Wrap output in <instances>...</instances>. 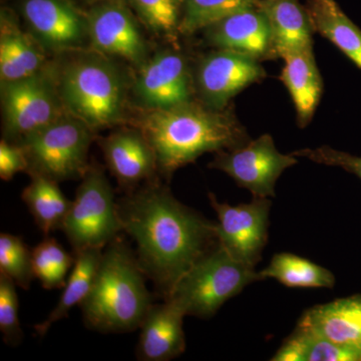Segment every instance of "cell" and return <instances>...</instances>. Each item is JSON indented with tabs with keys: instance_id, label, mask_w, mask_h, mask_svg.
<instances>
[{
	"instance_id": "cell-1",
	"label": "cell",
	"mask_w": 361,
	"mask_h": 361,
	"mask_svg": "<svg viewBox=\"0 0 361 361\" xmlns=\"http://www.w3.org/2000/svg\"><path fill=\"white\" fill-rule=\"evenodd\" d=\"M116 205L123 231L137 245L140 267L163 299L199 259L219 245L217 223L180 203L157 180L128 192Z\"/></svg>"
},
{
	"instance_id": "cell-2",
	"label": "cell",
	"mask_w": 361,
	"mask_h": 361,
	"mask_svg": "<svg viewBox=\"0 0 361 361\" xmlns=\"http://www.w3.org/2000/svg\"><path fill=\"white\" fill-rule=\"evenodd\" d=\"M137 129L153 148L159 172L167 177L203 154L238 148L248 142L234 116L192 102L146 111L137 121Z\"/></svg>"
},
{
	"instance_id": "cell-3",
	"label": "cell",
	"mask_w": 361,
	"mask_h": 361,
	"mask_svg": "<svg viewBox=\"0 0 361 361\" xmlns=\"http://www.w3.org/2000/svg\"><path fill=\"white\" fill-rule=\"evenodd\" d=\"M146 275L120 235L104 247L89 295L80 307L85 326L99 334H128L141 327L153 305Z\"/></svg>"
},
{
	"instance_id": "cell-4",
	"label": "cell",
	"mask_w": 361,
	"mask_h": 361,
	"mask_svg": "<svg viewBox=\"0 0 361 361\" xmlns=\"http://www.w3.org/2000/svg\"><path fill=\"white\" fill-rule=\"evenodd\" d=\"M58 85L66 111L92 132L122 122L126 80L104 54L92 51L71 59L59 71Z\"/></svg>"
},
{
	"instance_id": "cell-5",
	"label": "cell",
	"mask_w": 361,
	"mask_h": 361,
	"mask_svg": "<svg viewBox=\"0 0 361 361\" xmlns=\"http://www.w3.org/2000/svg\"><path fill=\"white\" fill-rule=\"evenodd\" d=\"M259 280L255 268L233 258L219 243L180 278L164 300L176 304L186 316L208 319L226 301Z\"/></svg>"
},
{
	"instance_id": "cell-6",
	"label": "cell",
	"mask_w": 361,
	"mask_h": 361,
	"mask_svg": "<svg viewBox=\"0 0 361 361\" xmlns=\"http://www.w3.org/2000/svg\"><path fill=\"white\" fill-rule=\"evenodd\" d=\"M94 132L66 113L20 142L28 160L27 173L56 182L82 180L89 169L87 155Z\"/></svg>"
},
{
	"instance_id": "cell-7",
	"label": "cell",
	"mask_w": 361,
	"mask_h": 361,
	"mask_svg": "<svg viewBox=\"0 0 361 361\" xmlns=\"http://www.w3.org/2000/svg\"><path fill=\"white\" fill-rule=\"evenodd\" d=\"M73 252L101 248L123 231L118 205L103 169L90 165L63 226Z\"/></svg>"
},
{
	"instance_id": "cell-8",
	"label": "cell",
	"mask_w": 361,
	"mask_h": 361,
	"mask_svg": "<svg viewBox=\"0 0 361 361\" xmlns=\"http://www.w3.org/2000/svg\"><path fill=\"white\" fill-rule=\"evenodd\" d=\"M4 140L20 144L68 113L59 92L58 71L1 84Z\"/></svg>"
},
{
	"instance_id": "cell-9",
	"label": "cell",
	"mask_w": 361,
	"mask_h": 361,
	"mask_svg": "<svg viewBox=\"0 0 361 361\" xmlns=\"http://www.w3.org/2000/svg\"><path fill=\"white\" fill-rule=\"evenodd\" d=\"M298 163L296 157L280 153L274 140L265 134L238 148L218 152L209 167L231 177L253 197H275V186L286 169Z\"/></svg>"
},
{
	"instance_id": "cell-10",
	"label": "cell",
	"mask_w": 361,
	"mask_h": 361,
	"mask_svg": "<svg viewBox=\"0 0 361 361\" xmlns=\"http://www.w3.org/2000/svg\"><path fill=\"white\" fill-rule=\"evenodd\" d=\"M209 200L217 214L220 245L233 258L255 268L268 241L270 199L253 197L250 203L233 206L220 203L215 195L210 193Z\"/></svg>"
},
{
	"instance_id": "cell-11",
	"label": "cell",
	"mask_w": 361,
	"mask_h": 361,
	"mask_svg": "<svg viewBox=\"0 0 361 361\" xmlns=\"http://www.w3.org/2000/svg\"><path fill=\"white\" fill-rule=\"evenodd\" d=\"M90 44L94 51L142 66L147 61L146 40L139 20L126 0H103L87 11Z\"/></svg>"
},
{
	"instance_id": "cell-12",
	"label": "cell",
	"mask_w": 361,
	"mask_h": 361,
	"mask_svg": "<svg viewBox=\"0 0 361 361\" xmlns=\"http://www.w3.org/2000/svg\"><path fill=\"white\" fill-rule=\"evenodd\" d=\"M21 14L44 51H77L90 42L87 13L73 0H23Z\"/></svg>"
},
{
	"instance_id": "cell-13",
	"label": "cell",
	"mask_w": 361,
	"mask_h": 361,
	"mask_svg": "<svg viewBox=\"0 0 361 361\" xmlns=\"http://www.w3.org/2000/svg\"><path fill=\"white\" fill-rule=\"evenodd\" d=\"M265 77L266 71L257 59L224 49L202 59L197 73L204 102L209 108L219 111L241 90Z\"/></svg>"
},
{
	"instance_id": "cell-14",
	"label": "cell",
	"mask_w": 361,
	"mask_h": 361,
	"mask_svg": "<svg viewBox=\"0 0 361 361\" xmlns=\"http://www.w3.org/2000/svg\"><path fill=\"white\" fill-rule=\"evenodd\" d=\"M134 92L146 111L167 110L192 102L191 80L184 58L172 51L155 54L142 66Z\"/></svg>"
},
{
	"instance_id": "cell-15",
	"label": "cell",
	"mask_w": 361,
	"mask_h": 361,
	"mask_svg": "<svg viewBox=\"0 0 361 361\" xmlns=\"http://www.w3.org/2000/svg\"><path fill=\"white\" fill-rule=\"evenodd\" d=\"M185 317V313L171 301L153 303L140 327L137 360L169 361L182 355L186 350Z\"/></svg>"
},
{
	"instance_id": "cell-16",
	"label": "cell",
	"mask_w": 361,
	"mask_h": 361,
	"mask_svg": "<svg viewBox=\"0 0 361 361\" xmlns=\"http://www.w3.org/2000/svg\"><path fill=\"white\" fill-rule=\"evenodd\" d=\"M101 146L111 173L128 192L142 180H153L158 171L155 153L139 129L113 133Z\"/></svg>"
},
{
	"instance_id": "cell-17",
	"label": "cell",
	"mask_w": 361,
	"mask_h": 361,
	"mask_svg": "<svg viewBox=\"0 0 361 361\" xmlns=\"http://www.w3.org/2000/svg\"><path fill=\"white\" fill-rule=\"evenodd\" d=\"M206 30L209 42L219 49L257 59L274 52L269 23L259 6L237 11Z\"/></svg>"
},
{
	"instance_id": "cell-18",
	"label": "cell",
	"mask_w": 361,
	"mask_h": 361,
	"mask_svg": "<svg viewBox=\"0 0 361 361\" xmlns=\"http://www.w3.org/2000/svg\"><path fill=\"white\" fill-rule=\"evenodd\" d=\"M361 355V295L336 299L306 310L298 322Z\"/></svg>"
},
{
	"instance_id": "cell-19",
	"label": "cell",
	"mask_w": 361,
	"mask_h": 361,
	"mask_svg": "<svg viewBox=\"0 0 361 361\" xmlns=\"http://www.w3.org/2000/svg\"><path fill=\"white\" fill-rule=\"evenodd\" d=\"M44 47L32 35L20 30L18 23L2 9L0 16V78L16 82L37 75L45 68Z\"/></svg>"
},
{
	"instance_id": "cell-20",
	"label": "cell",
	"mask_w": 361,
	"mask_h": 361,
	"mask_svg": "<svg viewBox=\"0 0 361 361\" xmlns=\"http://www.w3.org/2000/svg\"><path fill=\"white\" fill-rule=\"evenodd\" d=\"M280 80L288 90L300 127L310 123L322 94V78L316 66L312 47L284 52Z\"/></svg>"
},
{
	"instance_id": "cell-21",
	"label": "cell",
	"mask_w": 361,
	"mask_h": 361,
	"mask_svg": "<svg viewBox=\"0 0 361 361\" xmlns=\"http://www.w3.org/2000/svg\"><path fill=\"white\" fill-rule=\"evenodd\" d=\"M259 7L269 23L275 54L312 47L310 14L297 0H262Z\"/></svg>"
},
{
	"instance_id": "cell-22",
	"label": "cell",
	"mask_w": 361,
	"mask_h": 361,
	"mask_svg": "<svg viewBox=\"0 0 361 361\" xmlns=\"http://www.w3.org/2000/svg\"><path fill=\"white\" fill-rule=\"evenodd\" d=\"M104 249L89 248L75 253V264L71 269L63 293L54 310L44 322L35 325L37 336H44L54 323L68 317L75 306H80L89 295Z\"/></svg>"
},
{
	"instance_id": "cell-23",
	"label": "cell",
	"mask_w": 361,
	"mask_h": 361,
	"mask_svg": "<svg viewBox=\"0 0 361 361\" xmlns=\"http://www.w3.org/2000/svg\"><path fill=\"white\" fill-rule=\"evenodd\" d=\"M310 14L313 30L330 40L361 70V30L334 0H312Z\"/></svg>"
},
{
	"instance_id": "cell-24",
	"label": "cell",
	"mask_w": 361,
	"mask_h": 361,
	"mask_svg": "<svg viewBox=\"0 0 361 361\" xmlns=\"http://www.w3.org/2000/svg\"><path fill=\"white\" fill-rule=\"evenodd\" d=\"M272 361H361L360 353L338 345L319 332L297 323Z\"/></svg>"
},
{
	"instance_id": "cell-25",
	"label": "cell",
	"mask_w": 361,
	"mask_h": 361,
	"mask_svg": "<svg viewBox=\"0 0 361 361\" xmlns=\"http://www.w3.org/2000/svg\"><path fill=\"white\" fill-rule=\"evenodd\" d=\"M32 182L23 190L21 198L33 219L47 236L63 229L73 201L68 200L59 183L39 175H30Z\"/></svg>"
},
{
	"instance_id": "cell-26",
	"label": "cell",
	"mask_w": 361,
	"mask_h": 361,
	"mask_svg": "<svg viewBox=\"0 0 361 361\" xmlns=\"http://www.w3.org/2000/svg\"><path fill=\"white\" fill-rule=\"evenodd\" d=\"M259 275L262 280L272 278L290 288H334L336 285L331 271L286 252L275 254Z\"/></svg>"
},
{
	"instance_id": "cell-27",
	"label": "cell",
	"mask_w": 361,
	"mask_h": 361,
	"mask_svg": "<svg viewBox=\"0 0 361 361\" xmlns=\"http://www.w3.org/2000/svg\"><path fill=\"white\" fill-rule=\"evenodd\" d=\"M35 276L44 289L63 288L70 275L75 258L56 239L47 238L32 249Z\"/></svg>"
},
{
	"instance_id": "cell-28",
	"label": "cell",
	"mask_w": 361,
	"mask_h": 361,
	"mask_svg": "<svg viewBox=\"0 0 361 361\" xmlns=\"http://www.w3.org/2000/svg\"><path fill=\"white\" fill-rule=\"evenodd\" d=\"M257 6L258 0H184L180 32L193 35L237 11Z\"/></svg>"
},
{
	"instance_id": "cell-29",
	"label": "cell",
	"mask_w": 361,
	"mask_h": 361,
	"mask_svg": "<svg viewBox=\"0 0 361 361\" xmlns=\"http://www.w3.org/2000/svg\"><path fill=\"white\" fill-rule=\"evenodd\" d=\"M137 20L152 32L174 37L180 32L184 0H126Z\"/></svg>"
},
{
	"instance_id": "cell-30",
	"label": "cell",
	"mask_w": 361,
	"mask_h": 361,
	"mask_svg": "<svg viewBox=\"0 0 361 361\" xmlns=\"http://www.w3.org/2000/svg\"><path fill=\"white\" fill-rule=\"evenodd\" d=\"M0 273L7 275L16 286L28 290L35 279L32 250L20 237L0 235Z\"/></svg>"
},
{
	"instance_id": "cell-31",
	"label": "cell",
	"mask_w": 361,
	"mask_h": 361,
	"mask_svg": "<svg viewBox=\"0 0 361 361\" xmlns=\"http://www.w3.org/2000/svg\"><path fill=\"white\" fill-rule=\"evenodd\" d=\"M16 287L11 278L0 273V331L4 341L11 348L20 345L23 339Z\"/></svg>"
},
{
	"instance_id": "cell-32",
	"label": "cell",
	"mask_w": 361,
	"mask_h": 361,
	"mask_svg": "<svg viewBox=\"0 0 361 361\" xmlns=\"http://www.w3.org/2000/svg\"><path fill=\"white\" fill-rule=\"evenodd\" d=\"M292 155L303 157L322 165L341 167L357 176L361 180V157L350 155L345 152L337 151L326 146L316 149H299L292 153Z\"/></svg>"
},
{
	"instance_id": "cell-33",
	"label": "cell",
	"mask_w": 361,
	"mask_h": 361,
	"mask_svg": "<svg viewBox=\"0 0 361 361\" xmlns=\"http://www.w3.org/2000/svg\"><path fill=\"white\" fill-rule=\"evenodd\" d=\"M27 157L23 146L2 139L0 142V178L11 180L18 173L27 172Z\"/></svg>"
},
{
	"instance_id": "cell-34",
	"label": "cell",
	"mask_w": 361,
	"mask_h": 361,
	"mask_svg": "<svg viewBox=\"0 0 361 361\" xmlns=\"http://www.w3.org/2000/svg\"><path fill=\"white\" fill-rule=\"evenodd\" d=\"M85 4H90V6H92V4H97V2L103 1V0H82Z\"/></svg>"
}]
</instances>
